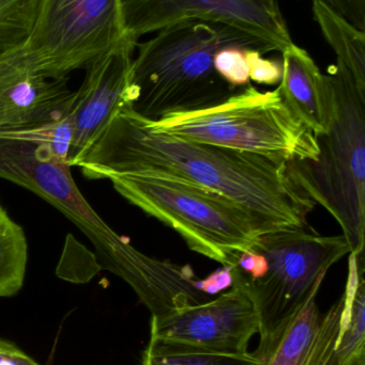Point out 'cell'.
<instances>
[{"label":"cell","instance_id":"cell-1","mask_svg":"<svg viewBox=\"0 0 365 365\" xmlns=\"http://www.w3.org/2000/svg\"><path fill=\"white\" fill-rule=\"evenodd\" d=\"M289 164L156 132L126 104L76 167L88 180L126 175L173 178L216 191L281 231L306 229L316 203L295 181Z\"/></svg>","mask_w":365,"mask_h":365},{"label":"cell","instance_id":"cell-2","mask_svg":"<svg viewBox=\"0 0 365 365\" xmlns=\"http://www.w3.org/2000/svg\"><path fill=\"white\" fill-rule=\"evenodd\" d=\"M137 43L131 108L149 121L216 106L239 88L214 68L216 51L231 41L214 26L186 21ZM235 46V45H234ZM239 47V46H238Z\"/></svg>","mask_w":365,"mask_h":365},{"label":"cell","instance_id":"cell-3","mask_svg":"<svg viewBox=\"0 0 365 365\" xmlns=\"http://www.w3.org/2000/svg\"><path fill=\"white\" fill-rule=\"evenodd\" d=\"M331 118L317 137V160L289 162L291 175L306 195L342 227L351 253L364 255L365 231V87L330 66Z\"/></svg>","mask_w":365,"mask_h":365},{"label":"cell","instance_id":"cell-4","mask_svg":"<svg viewBox=\"0 0 365 365\" xmlns=\"http://www.w3.org/2000/svg\"><path fill=\"white\" fill-rule=\"evenodd\" d=\"M109 181L129 203L175 230L191 250L222 266L235 267L261 236L281 231L234 200L191 182L156 175Z\"/></svg>","mask_w":365,"mask_h":365},{"label":"cell","instance_id":"cell-5","mask_svg":"<svg viewBox=\"0 0 365 365\" xmlns=\"http://www.w3.org/2000/svg\"><path fill=\"white\" fill-rule=\"evenodd\" d=\"M143 119L151 130L182 140L286 162H315L319 158L316 135L289 110L279 89L261 92L249 83L216 106L160 121Z\"/></svg>","mask_w":365,"mask_h":365},{"label":"cell","instance_id":"cell-6","mask_svg":"<svg viewBox=\"0 0 365 365\" xmlns=\"http://www.w3.org/2000/svg\"><path fill=\"white\" fill-rule=\"evenodd\" d=\"M72 136V113L41 128L0 132V178L61 212L91 240L103 267L113 272L133 246L81 195L68 165Z\"/></svg>","mask_w":365,"mask_h":365},{"label":"cell","instance_id":"cell-7","mask_svg":"<svg viewBox=\"0 0 365 365\" xmlns=\"http://www.w3.org/2000/svg\"><path fill=\"white\" fill-rule=\"evenodd\" d=\"M126 34L122 0H40L27 38L0 57V68L66 78L86 70Z\"/></svg>","mask_w":365,"mask_h":365},{"label":"cell","instance_id":"cell-8","mask_svg":"<svg viewBox=\"0 0 365 365\" xmlns=\"http://www.w3.org/2000/svg\"><path fill=\"white\" fill-rule=\"evenodd\" d=\"M251 251L268 263L265 276L250 280L261 317L259 334L265 336L317 295L328 270L351 253V247L344 235H319L306 227L265 234Z\"/></svg>","mask_w":365,"mask_h":365},{"label":"cell","instance_id":"cell-9","mask_svg":"<svg viewBox=\"0 0 365 365\" xmlns=\"http://www.w3.org/2000/svg\"><path fill=\"white\" fill-rule=\"evenodd\" d=\"M126 32L139 41L186 21L222 31L235 46L264 53L293 44L278 0H122Z\"/></svg>","mask_w":365,"mask_h":365},{"label":"cell","instance_id":"cell-10","mask_svg":"<svg viewBox=\"0 0 365 365\" xmlns=\"http://www.w3.org/2000/svg\"><path fill=\"white\" fill-rule=\"evenodd\" d=\"M233 284L216 299L188 307L163 317H151L150 338L221 353H248L261 330V317L250 278L233 267Z\"/></svg>","mask_w":365,"mask_h":365},{"label":"cell","instance_id":"cell-11","mask_svg":"<svg viewBox=\"0 0 365 365\" xmlns=\"http://www.w3.org/2000/svg\"><path fill=\"white\" fill-rule=\"evenodd\" d=\"M139 41L126 34L86 68L72 109L73 136L68 165L76 167L114 115L132 103V62Z\"/></svg>","mask_w":365,"mask_h":365},{"label":"cell","instance_id":"cell-12","mask_svg":"<svg viewBox=\"0 0 365 365\" xmlns=\"http://www.w3.org/2000/svg\"><path fill=\"white\" fill-rule=\"evenodd\" d=\"M316 297L309 298L274 334L261 336L254 351L259 365H336L344 298L321 314Z\"/></svg>","mask_w":365,"mask_h":365},{"label":"cell","instance_id":"cell-13","mask_svg":"<svg viewBox=\"0 0 365 365\" xmlns=\"http://www.w3.org/2000/svg\"><path fill=\"white\" fill-rule=\"evenodd\" d=\"M69 77L51 79L0 68V132L55 123L72 113L76 92Z\"/></svg>","mask_w":365,"mask_h":365},{"label":"cell","instance_id":"cell-14","mask_svg":"<svg viewBox=\"0 0 365 365\" xmlns=\"http://www.w3.org/2000/svg\"><path fill=\"white\" fill-rule=\"evenodd\" d=\"M279 91L289 110L316 137L325 135L331 118V85L310 53L295 43L282 53Z\"/></svg>","mask_w":365,"mask_h":365},{"label":"cell","instance_id":"cell-15","mask_svg":"<svg viewBox=\"0 0 365 365\" xmlns=\"http://www.w3.org/2000/svg\"><path fill=\"white\" fill-rule=\"evenodd\" d=\"M336 347V365H365L364 255L349 253V278Z\"/></svg>","mask_w":365,"mask_h":365},{"label":"cell","instance_id":"cell-16","mask_svg":"<svg viewBox=\"0 0 365 365\" xmlns=\"http://www.w3.org/2000/svg\"><path fill=\"white\" fill-rule=\"evenodd\" d=\"M313 14L326 42L334 49L339 68L365 87V32L323 0H313Z\"/></svg>","mask_w":365,"mask_h":365},{"label":"cell","instance_id":"cell-17","mask_svg":"<svg viewBox=\"0 0 365 365\" xmlns=\"http://www.w3.org/2000/svg\"><path fill=\"white\" fill-rule=\"evenodd\" d=\"M255 353L231 354L150 338L141 365H259Z\"/></svg>","mask_w":365,"mask_h":365},{"label":"cell","instance_id":"cell-18","mask_svg":"<svg viewBox=\"0 0 365 365\" xmlns=\"http://www.w3.org/2000/svg\"><path fill=\"white\" fill-rule=\"evenodd\" d=\"M28 264V242L23 227L0 202V298L21 291Z\"/></svg>","mask_w":365,"mask_h":365},{"label":"cell","instance_id":"cell-19","mask_svg":"<svg viewBox=\"0 0 365 365\" xmlns=\"http://www.w3.org/2000/svg\"><path fill=\"white\" fill-rule=\"evenodd\" d=\"M214 64L218 74L233 87L241 88L251 83L246 49L234 45L222 47L216 51Z\"/></svg>","mask_w":365,"mask_h":365},{"label":"cell","instance_id":"cell-20","mask_svg":"<svg viewBox=\"0 0 365 365\" xmlns=\"http://www.w3.org/2000/svg\"><path fill=\"white\" fill-rule=\"evenodd\" d=\"M250 68V81L261 85H278L283 74L282 63L276 60L265 59L259 51L246 49Z\"/></svg>","mask_w":365,"mask_h":365},{"label":"cell","instance_id":"cell-21","mask_svg":"<svg viewBox=\"0 0 365 365\" xmlns=\"http://www.w3.org/2000/svg\"><path fill=\"white\" fill-rule=\"evenodd\" d=\"M358 29L365 30V0H323Z\"/></svg>","mask_w":365,"mask_h":365},{"label":"cell","instance_id":"cell-22","mask_svg":"<svg viewBox=\"0 0 365 365\" xmlns=\"http://www.w3.org/2000/svg\"><path fill=\"white\" fill-rule=\"evenodd\" d=\"M233 267L223 266L221 269L208 276L205 280H199L197 287L206 295H214L223 289H229L233 284Z\"/></svg>","mask_w":365,"mask_h":365},{"label":"cell","instance_id":"cell-23","mask_svg":"<svg viewBox=\"0 0 365 365\" xmlns=\"http://www.w3.org/2000/svg\"><path fill=\"white\" fill-rule=\"evenodd\" d=\"M236 266L240 268L252 281L265 276L268 270L267 259L263 255H259L254 251H246V252L241 253Z\"/></svg>","mask_w":365,"mask_h":365},{"label":"cell","instance_id":"cell-24","mask_svg":"<svg viewBox=\"0 0 365 365\" xmlns=\"http://www.w3.org/2000/svg\"><path fill=\"white\" fill-rule=\"evenodd\" d=\"M9 362L14 365H39L12 343L0 339V364Z\"/></svg>","mask_w":365,"mask_h":365},{"label":"cell","instance_id":"cell-25","mask_svg":"<svg viewBox=\"0 0 365 365\" xmlns=\"http://www.w3.org/2000/svg\"><path fill=\"white\" fill-rule=\"evenodd\" d=\"M0 365H14V364H9V362H4V364H1Z\"/></svg>","mask_w":365,"mask_h":365}]
</instances>
